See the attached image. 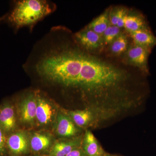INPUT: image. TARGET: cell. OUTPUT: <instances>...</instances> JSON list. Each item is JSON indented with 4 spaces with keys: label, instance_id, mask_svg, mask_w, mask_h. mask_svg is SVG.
Instances as JSON below:
<instances>
[{
    "label": "cell",
    "instance_id": "obj_18",
    "mask_svg": "<svg viewBox=\"0 0 156 156\" xmlns=\"http://www.w3.org/2000/svg\"><path fill=\"white\" fill-rule=\"evenodd\" d=\"M120 28L117 26L112 25L110 23L102 34L104 43L105 44H111L115 39L120 34Z\"/></svg>",
    "mask_w": 156,
    "mask_h": 156
},
{
    "label": "cell",
    "instance_id": "obj_5",
    "mask_svg": "<svg viewBox=\"0 0 156 156\" xmlns=\"http://www.w3.org/2000/svg\"><path fill=\"white\" fill-rule=\"evenodd\" d=\"M6 144L8 156H24L30 150L29 137L22 130L7 135Z\"/></svg>",
    "mask_w": 156,
    "mask_h": 156
},
{
    "label": "cell",
    "instance_id": "obj_17",
    "mask_svg": "<svg viewBox=\"0 0 156 156\" xmlns=\"http://www.w3.org/2000/svg\"><path fill=\"white\" fill-rule=\"evenodd\" d=\"M126 9H120L112 12L109 14V19L110 24L112 25L117 26L121 28L124 27V20L127 15Z\"/></svg>",
    "mask_w": 156,
    "mask_h": 156
},
{
    "label": "cell",
    "instance_id": "obj_2",
    "mask_svg": "<svg viewBox=\"0 0 156 156\" xmlns=\"http://www.w3.org/2000/svg\"><path fill=\"white\" fill-rule=\"evenodd\" d=\"M37 100L36 122L38 126L46 127L53 125L58 112L56 104L41 92H35Z\"/></svg>",
    "mask_w": 156,
    "mask_h": 156
},
{
    "label": "cell",
    "instance_id": "obj_3",
    "mask_svg": "<svg viewBox=\"0 0 156 156\" xmlns=\"http://www.w3.org/2000/svg\"><path fill=\"white\" fill-rule=\"evenodd\" d=\"M18 121L25 126H32L36 122L37 100L35 92H30L14 101Z\"/></svg>",
    "mask_w": 156,
    "mask_h": 156
},
{
    "label": "cell",
    "instance_id": "obj_15",
    "mask_svg": "<svg viewBox=\"0 0 156 156\" xmlns=\"http://www.w3.org/2000/svg\"><path fill=\"white\" fill-rule=\"evenodd\" d=\"M108 11L101 14L89 23L87 27L98 34L102 36L105 31L109 25Z\"/></svg>",
    "mask_w": 156,
    "mask_h": 156
},
{
    "label": "cell",
    "instance_id": "obj_13",
    "mask_svg": "<svg viewBox=\"0 0 156 156\" xmlns=\"http://www.w3.org/2000/svg\"><path fill=\"white\" fill-rule=\"evenodd\" d=\"M134 44L151 50L156 45V37L149 29L141 30L130 33Z\"/></svg>",
    "mask_w": 156,
    "mask_h": 156
},
{
    "label": "cell",
    "instance_id": "obj_8",
    "mask_svg": "<svg viewBox=\"0 0 156 156\" xmlns=\"http://www.w3.org/2000/svg\"><path fill=\"white\" fill-rule=\"evenodd\" d=\"M151 50L145 47L134 44L126 53L128 61L145 73L148 72V58Z\"/></svg>",
    "mask_w": 156,
    "mask_h": 156
},
{
    "label": "cell",
    "instance_id": "obj_12",
    "mask_svg": "<svg viewBox=\"0 0 156 156\" xmlns=\"http://www.w3.org/2000/svg\"><path fill=\"white\" fill-rule=\"evenodd\" d=\"M82 148L86 156H102L103 151L93 133L86 130L82 141Z\"/></svg>",
    "mask_w": 156,
    "mask_h": 156
},
{
    "label": "cell",
    "instance_id": "obj_10",
    "mask_svg": "<svg viewBox=\"0 0 156 156\" xmlns=\"http://www.w3.org/2000/svg\"><path fill=\"white\" fill-rule=\"evenodd\" d=\"M81 137H73L54 143L48 152V156H66L70 152L81 147Z\"/></svg>",
    "mask_w": 156,
    "mask_h": 156
},
{
    "label": "cell",
    "instance_id": "obj_19",
    "mask_svg": "<svg viewBox=\"0 0 156 156\" xmlns=\"http://www.w3.org/2000/svg\"><path fill=\"white\" fill-rule=\"evenodd\" d=\"M7 136L0 127V156H8L7 149Z\"/></svg>",
    "mask_w": 156,
    "mask_h": 156
},
{
    "label": "cell",
    "instance_id": "obj_14",
    "mask_svg": "<svg viewBox=\"0 0 156 156\" xmlns=\"http://www.w3.org/2000/svg\"><path fill=\"white\" fill-rule=\"evenodd\" d=\"M124 27L129 33L148 28L142 16L127 14L124 19Z\"/></svg>",
    "mask_w": 156,
    "mask_h": 156
},
{
    "label": "cell",
    "instance_id": "obj_21",
    "mask_svg": "<svg viewBox=\"0 0 156 156\" xmlns=\"http://www.w3.org/2000/svg\"><path fill=\"white\" fill-rule=\"evenodd\" d=\"M5 17H0V22H1V21H2V20H4V19H5Z\"/></svg>",
    "mask_w": 156,
    "mask_h": 156
},
{
    "label": "cell",
    "instance_id": "obj_16",
    "mask_svg": "<svg viewBox=\"0 0 156 156\" xmlns=\"http://www.w3.org/2000/svg\"><path fill=\"white\" fill-rule=\"evenodd\" d=\"M128 44V39L126 36L120 34L111 44V50L114 54L119 55L127 50Z\"/></svg>",
    "mask_w": 156,
    "mask_h": 156
},
{
    "label": "cell",
    "instance_id": "obj_1",
    "mask_svg": "<svg viewBox=\"0 0 156 156\" xmlns=\"http://www.w3.org/2000/svg\"><path fill=\"white\" fill-rule=\"evenodd\" d=\"M55 9V5L45 0L17 1L7 17V20L16 30L24 27L31 28Z\"/></svg>",
    "mask_w": 156,
    "mask_h": 156
},
{
    "label": "cell",
    "instance_id": "obj_4",
    "mask_svg": "<svg viewBox=\"0 0 156 156\" xmlns=\"http://www.w3.org/2000/svg\"><path fill=\"white\" fill-rule=\"evenodd\" d=\"M18 122L14 101L4 100L0 105V127L8 135L18 130Z\"/></svg>",
    "mask_w": 156,
    "mask_h": 156
},
{
    "label": "cell",
    "instance_id": "obj_9",
    "mask_svg": "<svg viewBox=\"0 0 156 156\" xmlns=\"http://www.w3.org/2000/svg\"><path fill=\"white\" fill-rule=\"evenodd\" d=\"M53 144V137L47 132H35L30 138V150L34 153L49 152Z\"/></svg>",
    "mask_w": 156,
    "mask_h": 156
},
{
    "label": "cell",
    "instance_id": "obj_20",
    "mask_svg": "<svg viewBox=\"0 0 156 156\" xmlns=\"http://www.w3.org/2000/svg\"><path fill=\"white\" fill-rule=\"evenodd\" d=\"M66 156H86V155L83 149L80 147L73 150Z\"/></svg>",
    "mask_w": 156,
    "mask_h": 156
},
{
    "label": "cell",
    "instance_id": "obj_7",
    "mask_svg": "<svg viewBox=\"0 0 156 156\" xmlns=\"http://www.w3.org/2000/svg\"><path fill=\"white\" fill-rule=\"evenodd\" d=\"M75 38L78 44L88 51L98 50L104 44L102 36L87 27L77 32Z\"/></svg>",
    "mask_w": 156,
    "mask_h": 156
},
{
    "label": "cell",
    "instance_id": "obj_11",
    "mask_svg": "<svg viewBox=\"0 0 156 156\" xmlns=\"http://www.w3.org/2000/svg\"><path fill=\"white\" fill-rule=\"evenodd\" d=\"M66 114L79 128H85L96 122L95 115L87 108L69 111Z\"/></svg>",
    "mask_w": 156,
    "mask_h": 156
},
{
    "label": "cell",
    "instance_id": "obj_6",
    "mask_svg": "<svg viewBox=\"0 0 156 156\" xmlns=\"http://www.w3.org/2000/svg\"><path fill=\"white\" fill-rule=\"evenodd\" d=\"M53 126L56 135L62 138H73L80 132V129L71 119L62 112H58Z\"/></svg>",
    "mask_w": 156,
    "mask_h": 156
}]
</instances>
